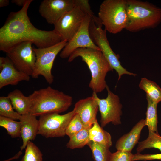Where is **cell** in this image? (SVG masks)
<instances>
[{"instance_id":"1f68e13d","label":"cell","mask_w":161,"mask_h":161,"mask_svg":"<svg viewBox=\"0 0 161 161\" xmlns=\"http://www.w3.org/2000/svg\"><path fill=\"white\" fill-rule=\"evenodd\" d=\"M27 1V0H12L11 2L18 6L23 7Z\"/></svg>"},{"instance_id":"f546056e","label":"cell","mask_w":161,"mask_h":161,"mask_svg":"<svg viewBox=\"0 0 161 161\" xmlns=\"http://www.w3.org/2000/svg\"><path fill=\"white\" fill-rule=\"evenodd\" d=\"M156 160H161V153L154 154H142L137 153L133 155L132 159V161H147Z\"/></svg>"},{"instance_id":"ffe728a7","label":"cell","mask_w":161,"mask_h":161,"mask_svg":"<svg viewBox=\"0 0 161 161\" xmlns=\"http://www.w3.org/2000/svg\"><path fill=\"white\" fill-rule=\"evenodd\" d=\"M139 86L153 102L158 103L161 102V88L155 82L142 78Z\"/></svg>"},{"instance_id":"4316f807","label":"cell","mask_w":161,"mask_h":161,"mask_svg":"<svg viewBox=\"0 0 161 161\" xmlns=\"http://www.w3.org/2000/svg\"><path fill=\"white\" fill-rule=\"evenodd\" d=\"M42 154L36 145L29 141L25 148V154L21 161H42Z\"/></svg>"},{"instance_id":"603a6c76","label":"cell","mask_w":161,"mask_h":161,"mask_svg":"<svg viewBox=\"0 0 161 161\" xmlns=\"http://www.w3.org/2000/svg\"><path fill=\"white\" fill-rule=\"evenodd\" d=\"M87 145L91 150L94 161H109L112 154L109 148L91 140Z\"/></svg>"},{"instance_id":"7402d4cb","label":"cell","mask_w":161,"mask_h":161,"mask_svg":"<svg viewBox=\"0 0 161 161\" xmlns=\"http://www.w3.org/2000/svg\"><path fill=\"white\" fill-rule=\"evenodd\" d=\"M90 128L84 129L69 138L66 146L71 149L80 148L87 145L90 141L89 131Z\"/></svg>"},{"instance_id":"8fae6325","label":"cell","mask_w":161,"mask_h":161,"mask_svg":"<svg viewBox=\"0 0 161 161\" xmlns=\"http://www.w3.org/2000/svg\"><path fill=\"white\" fill-rule=\"evenodd\" d=\"M32 44L30 41L21 43L6 53L18 70L30 76L32 74L36 60Z\"/></svg>"},{"instance_id":"4dcf8cb0","label":"cell","mask_w":161,"mask_h":161,"mask_svg":"<svg viewBox=\"0 0 161 161\" xmlns=\"http://www.w3.org/2000/svg\"><path fill=\"white\" fill-rule=\"evenodd\" d=\"M75 6H79L87 15L90 16L92 18L95 16L88 0H75Z\"/></svg>"},{"instance_id":"d4e9b609","label":"cell","mask_w":161,"mask_h":161,"mask_svg":"<svg viewBox=\"0 0 161 161\" xmlns=\"http://www.w3.org/2000/svg\"><path fill=\"white\" fill-rule=\"evenodd\" d=\"M0 126L5 129L12 138L21 136V123L15 120L0 116Z\"/></svg>"},{"instance_id":"e0dca14e","label":"cell","mask_w":161,"mask_h":161,"mask_svg":"<svg viewBox=\"0 0 161 161\" xmlns=\"http://www.w3.org/2000/svg\"><path fill=\"white\" fill-rule=\"evenodd\" d=\"M145 126V119H142L129 133L119 138L115 145L117 151L131 152L135 145L138 143L141 131Z\"/></svg>"},{"instance_id":"9c48e42d","label":"cell","mask_w":161,"mask_h":161,"mask_svg":"<svg viewBox=\"0 0 161 161\" xmlns=\"http://www.w3.org/2000/svg\"><path fill=\"white\" fill-rule=\"evenodd\" d=\"M108 92L107 97L100 99L97 93L93 92L92 95L97 103L100 114L101 126L103 127L110 123L115 125L121 124V116L122 114V104L120 103L118 95L114 93L107 86Z\"/></svg>"},{"instance_id":"277c9868","label":"cell","mask_w":161,"mask_h":161,"mask_svg":"<svg viewBox=\"0 0 161 161\" xmlns=\"http://www.w3.org/2000/svg\"><path fill=\"white\" fill-rule=\"evenodd\" d=\"M29 96L32 103L30 113L36 117L64 112L71 106L73 100L72 96L50 86L35 90Z\"/></svg>"},{"instance_id":"30bf717a","label":"cell","mask_w":161,"mask_h":161,"mask_svg":"<svg viewBox=\"0 0 161 161\" xmlns=\"http://www.w3.org/2000/svg\"><path fill=\"white\" fill-rule=\"evenodd\" d=\"M87 15L78 6L66 13L54 25L53 30L61 41H70L81 27Z\"/></svg>"},{"instance_id":"44dd1931","label":"cell","mask_w":161,"mask_h":161,"mask_svg":"<svg viewBox=\"0 0 161 161\" xmlns=\"http://www.w3.org/2000/svg\"><path fill=\"white\" fill-rule=\"evenodd\" d=\"M147 106L146 118L145 119V125L148 127L149 131L158 133L157 129V107L158 103L153 102L146 95Z\"/></svg>"},{"instance_id":"5b68a950","label":"cell","mask_w":161,"mask_h":161,"mask_svg":"<svg viewBox=\"0 0 161 161\" xmlns=\"http://www.w3.org/2000/svg\"><path fill=\"white\" fill-rule=\"evenodd\" d=\"M126 0H105L101 4L98 18L105 29L116 34L125 29L127 22Z\"/></svg>"},{"instance_id":"484cf974","label":"cell","mask_w":161,"mask_h":161,"mask_svg":"<svg viewBox=\"0 0 161 161\" xmlns=\"http://www.w3.org/2000/svg\"><path fill=\"white\" fill-rule=\"evenodd\" d=\"M11 101L7 96L0 97V116L14 120H19L21 115L15 111Z\"/></svg>"},{"instance_id":"2e32d148","label":"cell","mask_w":161,"mask_h":161,"mask_svg":"<svg viewBox=\"0 0 161 161\" xmlns=\"http://www.w3.org/2000/svg\"><path fill=\"white\" fill-rule=\"evenodd\" d=\"M36 117L30 113L21 116L19 120L21 123V137L23 141L20 147L21 151L26 148L27 142L34 140L38 134L39 121Z\"/></svg>"},{"instance_id":"cb8c5ba5","label":"cell","mask_w":161,"mask_h":161,"mask_svg":"<svg viewBox=\"0 0 161 161\" xmlns=\"http://www.w3.org/2000/svg\"><path fill=\"white\" fill-rule=\"evenodd\" d=\"M150 148L158 149L161 152V136L158 133L149 131L147 138L138 142L136 150L137 153H140L145 149Z\"/></svg>"},{"instance_id":"52a82bcc","label":"cell","mask_w":161,"mask_h":161,"mask_svg":"<svg viewBox=\"0 0 161 161\" xmlns=\"http://www.w3.org/2000/svg\"><path fill=\"white\" fill-rule=\"evenodd\" d=\"M67 42L66 41H61L54 45L45 48L33 47L36 60L31 77L36 78L39 75H42L49 84H52L54 81L51 71L54 60Z\"/></svg>"},{"instance_id":"ba28073f","label":"cell","mask_w":161,"mask_h":161,"mask_svg":"<svg viewBox=\"0 0 161 161\" xmlns=\"http://www.w3.org/2000/svg\"><path fill=\"white\" fill-rule=\"evenodd\" d=\"M75 114L72 110L63 115L52 113L40 116L38 134L46 138L64 136L67 126Z\"/></svg>"},{"instance_id":"d6a6232c","label":"cell","mask_w":161,"mask_h":161,"mask_svg":"<svg viewBox=\"0 0 161 161\" xmlns=\"http://www.w3.org/2000/svg\"><path fill=\"white\" fill-rule=\"evenodd\" d=\"M22 154V151L21 150L18 152V153L16 154L12 157L10 158L7 160H4V161L3 160L2 161H10L13 159H17Z\"/></svg>"},{"instance_id":"7a4b0ae2","label":"cell","mask_w":161,"mask_h":161,"mask_svg":"<svg viewBox=\"0 0 161 161\" xmlns=\"http://www.w3.org/2000/svg\"><path fill=\"white\" fill-rule=\"evenodd\" d=\"M127 22L125 29L135 32L154 28L161 23V8L147 1L126 0Z\"/></svg>"},{"instance_id":"8992f818","label":"cell","mask_w":161,"mask_h":161,"mask_svg":"<svg viewBox=\"0 0 161 161\" xmlns=\"http://www.w3.org/2000/svg\"><path fill=\"white\" fill-rule=\"evenodd\" d=\"M98 17L91 18L89 26V33L94 43L101 51L113 69L118 74V80L124 74L135 76L137 75L128 71L123 67L119 61V55L115 53L112 49L106 36V31L103 29Z\"/></svg>"},{"instance_id":"ac0fdd59","label":"cell","mask_w":161,"mask_h":161,"mask_svg":"<svg viewBox=\"0 0 161 161\" xmlns=\"http://www.w3.org/2000/svg\"><path fill=\"white\" fill-rule=\"evenodd\" d=\"M7 96L14 109L20 115L30 113L32 103L29 96H25L20 90L16 89L10 92Z\"/></svg>"},{"instance_id":"83f0119b","label":"cell","mask_w":161,"mask_h":161,"mask_svg":"<svg viewBox=\"0 0 161 161\" xmlns=\"http://www.w3.org/2000/svg\"><path fill=\"white\" fill-rule=\"evenodd\" d=\"M85 127L79 115L75 114L69 122L67 127L66 135L70 138L79 132Z\"/></svg>"},{"instance_id":"f1b7e54d","label":"cell","mask_w":161,"mask_h":161,"mask_svg":"<svg viewBox=\"0 0 161 161\" xmlns=\"http://www.w3.org/2000/svg\"><path fill=\"white\" fill-rule=\"evenodd\" d=\"M133 155L131 152L117 151L112 154L109 161H132Z\"/></svg>"},{"instance_id":"7c38bea8","label":"cell","mask_w":161,"mask_h":161,"mask_svg":"<svg viewBox=\"0 0 161 161\" xmlns=\"http://www.w3.org/2000/svg\"><path fill=\"white\" fill-rule=\"evenodd\" d=\"M91 18L89 15L86 16L78 30L61 50L60 54L61 58H69L74 51L79 48L100 50L93 42L90 36L89 26Z\"/></svg>"},{"instance_id":"5bb4252c","label":"cell","mask_w":161,"mask_h":161,"mask_svg":"<svg viewBox=\"0 0 161 161\" xmlns=\"http://www.w3.org/2000/svg\"><path fill=\"white\" fill-rule=\"evenodd\" d=\"M0 89L16 85L22 81H28L30 76L18 70L7 57H0Z\"/></svg>"},{"instance_id":"4fadbf2b","label":"cell","mask_w":161,"mask_h":161,"mask_svg":"<svg viewBox=\"0 0 161 161\" xmlns=\"http://www.w3.org/2000/svg\"><path fill=\"white\" fill-rule=\"evenodd\" d=\"M75 6V0H44L39 6V12L48 24L54 25Z\"/></svg>"},{"instance_id":"3957f363","label":"cell","mask_w":161,"mask_h":161,"mask_svg":"<svg viewBox=\"0 0 161 161\" xmlns=\"http://www.w3.org/2000/svg\"><path fill=\"white\" fill-rule=\"evenodd\" d=\"M78 57H81L90 71L91 78L89 87L97 94L103 91L107 86L105 81L106 75L113 69L101 51L91 48H78L71 54L68 61L71 62Z\"/></svg>"},{"instance_id":"836d02e7","label":"cell","mask_w":161,"mask_h":161,"mask_svg":"<svg viewBox=\"0 0 161 161\" xmlns=\"http://www.w3.org/2000/svg\"><path fill=\"white\" fill-rule=\"evenodd\" d=\"M9 4V0H0V7H2L7 6Z\"/></svg>"},{"instance_id":"6da1fadb","label":"cell","mask_w":161,"mask_h":161,"mask_svg":"<svg viewBox=\"0 0 161 161\" xmlns=\"http://www.w3.org/2000/svg\"><path fill=\"white\" fill-rule=\"evenodd\" d=\"M32 0H27L19 11L9 15L0 29V50L8 52L16 45L30 41L38 48L54 45L61 41L53 30L45 31L35 27L30 22L27 11Z\"/></svg>"},{"instance_id":"d6986e66","label":"cell","mask_w":161,"mask_h":161,"mask_svg":"<svg viewBox=\"0 0 161 161\" xmlns=\"http://www.w3.org/2000/svg\"><path fill=\"white\" fill-rule=\"evenodd\" d=\"M90 140L101 145L108 148L112 145L110 134L104 130L99 124L97 120L89 131Z\"/></svg>"},{"instance_id":"9a60e30c","label":"cell","mask_w":161,"mask_h":161,"mask_svg":"<svg viewBox=\"0 0 161 161\" xmlns=\"http://www.w3.org/2000/svg\"><path fill=\"white\" fill-rule=\"evenodd\" d=\"M98 109L97 101L92 95L77 101L73 110L75 114L79 115L85 127L90 128L97 120Z\"/></svg>"}]
</instances>
